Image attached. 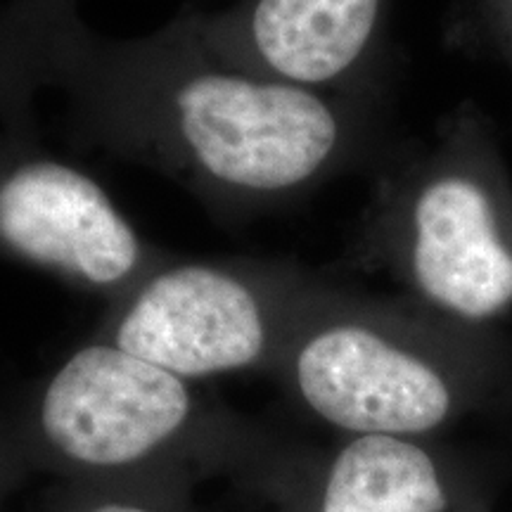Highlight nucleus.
I'll return each mask as SVG.
<instances>
[{
	"instance_id": "nucleus-1",
	"label": "nucleus",
	"mask_w": 512,
	"mask_h": 512,
	"mask_svg": "<svg viewBox=\"0 0 512 512\" xmlns=\"http://www.w3.org/2000/svg\"><path fill=\"white\" fill-rule=\"evenodd\" d=\"M46 91L64 100L74 140L157 171L235 226L316 181L342 147L318 91L223 62L183 24L143 41L76 29L46 62Z\"/></svg>"
},
{
	"instance_id": "nucleus-2",
	"label": "nucleus",
	"mask_w": 512,
	"mask_h": 512,
	"mask_svg": "<svg viewBox=\"0 0 512 512\" xmlns=\"http://www.w3.org/2000/svg\"><path fill=\"white\" fill-rule=\"evenodd\" d=\"M3 411L27 477L55 482L226 477L266 501L299 446L98 337Z\"/></svg>"
},
{
	"instance_id": "nucleus-3",
	"label": "nucleus",
	"mask_w": 512,
	"mask_h": 512,
	"mask_svg": "<svg viewBox=\"0 0 512 512\" xmlns=\"http://www.w3.org/2000/svg\"><path fill=\"white\" fill-rule=\"evenodd\" d=\"M311 299L271 261L169 254L107 304L93 337L192 382L273 375Z\"/></svg>"
},
{
	"instance_id": "nucleus-4",
	"label": "nucleus",
	"mask_w": 512,
	"mask_h": 512,
	"mask_svg": "<svg viewBox=\"0 0 512 512\" xmlns=\"http://www.w3.org/2000/svg\"><path fill=\"white\" fill-rule=\"evenodd\" d=\"M275 377L306 413L339 434L432 439L460 411L456 370L420 335L311 299Z\"/></svg>"
},
{
	"instance_id": "nucleus-5",
	"label": "nucleus",
	"mask_w": 512,
	"mask_h": 512,
	"mask_svg": "<svg viewBox=\"0 0 512 512\" xmlns=\"http://www.w3.org/2000/svg\"><path fill=\"white\" fill-rule=\"evenodd\" d=\"M166 256L93 176L50 155L38 138L0 131V259L110 304Z\"/></svg>"
},
{
	"instance_id": "nucleus-6",
	"label": "nucleus",
	"mask_w": 512,
	"mask_h": 512,
	"mask_svg": "<svg viewBox=\"0 0 512 512\" xmlns=\"http://www.w3.org/2000/svg\"><path fill=\"white\" fill-rule=\"evenodd\" d=\"M275 512H467L491 503L486 472L427 437L344 434L297 446L266 498Z\"/></svg>"
},
{
	"instance_id": "nucleus-7",
	"label": "nucleus",
	"mask_w": 512,
	"mask_h": 512,
	"mask_svg": "<svg viewBox=\"0 0 512 512\" xmlns=\"http://www.w3.org/2000/svg\"><path fill=\"white\" fill-rule=\"evenodd\" d=\"M380 0H249L183 24L204 50L256 76L318 91L366 53Z\"/></svg>"
},
{
	"instance_id": "nucleus-8",
	"label": "nucleus",
	"mask_w": 512,
	"mask_h": 512,
	"mask_svg": "<svg viewBox=\"0 0 512 512\" xmlns=\"http://www.w3.org/2000/svg\"><path fill=\"white\" fill-rule=\"evenodd\" d=\"M411 271L427 299L463 318L494 316L512 302V254L498 240L479 188L444 178L420 192Z\"/></svg>"
},
{
	"instance_id": "nucleus-9",
	"label": "nucleus",
	"mask_w": 512,
	"mask_h": 512,
	"mask_svg": "<svg viewBox=\"0 0 512 512\" xmlns=\"http://www.w3.org/2000/svg\"><path fill=\"white\" fill-rule=\"evenodd\" d=\"M192 489L195 482L183 477L55 482L34 512H200Z\"/></svg>"
},
{
	"instance_id": "nucleus-10",
	"label": "nucleus",
	"mask_w": 512,
	"mask_h": 512,
	"mask_svg": "<svg viewBox=\"0 0 512 512\" xmlns=\"http://www.w3.org/2000/svg\"><path fill=\"white\" fill-rule=\"evenodd\" d=\"M24 479H27V470H24L22 460L17 456L8 418H5V411L0 408V505H3V498L10 491H15Z\"/></svg>"
},
{
	"instance_id": "nucleus-11",
	"label": "nucleus",
	"mask_w": 512,
	"mask_h": 512,
	"mask_svg": "<svg viewBox=\"0 0 512 512\" xmlns=\"http://www.w3.org/2000/svg\"><path fill=\"white\" fill-rule=\"evenodd\" d=\"M467 512H494V508H491V503H482V505H475V508H470Z\"/></svg>"
}]
</instances>
